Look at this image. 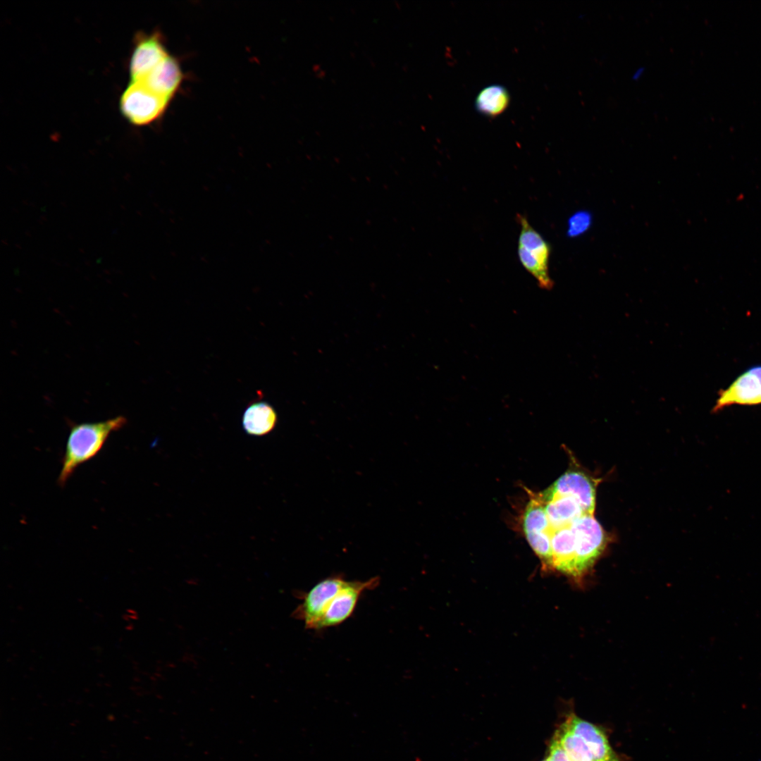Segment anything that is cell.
Masks as SVG:
<instances>
[{"label":"cell","instance_id":"1","mask_svg":"<svg viewBox=\"0 0 761 761\" xmlns=\"http://www.w3.org/2000/svg\"><path fill=\"white\" fill-rule=\"evenodd\" d=\"M571 761H622L603 730L570 714L555 732Z\"/></svg>","mask_w":761,"mask_h":761},{"label":"cell","instance_id":"18","mask_svg":"<svg viewBox=\"0 0 761 761\" xmlns=\"http://www.w3.org/2000/svg\"><path fill=\"white\" fill-rule=\"evenodd\" d=\"M540 761H550V760L546 757L545 759H543V760H542Z\"/></svg>","mask_w":761,"mask_h":761},{"label":"cell","instance_id":"3","mask_svg":"<svg viewBox=\"0 0 761 761\" xmlns=\"http://www.w3.org/2000/svg\"><path fill=\"white\" fill-rule=\"evenodd\" d=\"M569 526L574 533L576 541L574 579L581 582L603 550L605 536L593 514H584L574 520Z\"/></svg>","mask_w":761,"mask_h":761},{"label":"cell","instance_id":"14","mask_svg":"<svg viewBox=\"0 0 761 761\" xmlns=\"http://www.w3.org/2000/svg\"><path fill=\"white\" fill-rule=\"evenodd\" d=\"M518 256L522 266L536 279L541 288L545 290L552 288L553 281L549 274L548 266L542 264L526 249L520 246L518 247Z\"/></svg>","mask_w":761,"mask_h":761},{"label":"cell","instance_id":"11","mask_svg":"<svg viewBox=\"0 0 761 761\" xmlns=\"http://www.w3.org/2000/svg\"><path fill=\"white\" fill-rule=\"evenodd\" d=\"M277 414L268 403L257 402L250 404L242 416V426L249 435L261 436L270 433L276 426Z\"/></svg>","mask_w":761,"mask_h":761},{"label":"cell","instance_id":"7","mask_svg":"<svg viewBox=\"0 0 761 761\" xmlns=\"http://www.w3.org/2000/svg\"><path fill=\"white\" fill-rule=\"evenodd\" d=\"M761 404V365L749 368L740 374L726 388L718 392L712 412L738 404L753 406Z\"/></svg>","mask_w":761,"mask_h":761},{"label":"cell","instance_id":"6","mask_svg":"<svg viewBox=\"0 0 761 761\" xmlns=\"http://www.w3.org/2000/svg\"><path fill=\"white\" fill-rule=\"evenodd\" d=\"M378 583V576L365 581H347L328 606L315 629L338 626L347 620L353 614L361 595L376 588Z\"/></svg>","mask_w":761,"mask_h":761},{"label":"cell","instance_id":"15","mask_svg":"<svg viewBox=\"0 0 761 761\" xmlns=\"http://www.w3.org/2000/svg\"><path fill=\"white\" fill-rule=\"evenodd\" d=\"M591 223V214L586 211H579L569 219L567 235L571 237H578L588 230Z\"/></svg>","mask_w":761,"mask_h":761},{"label":"cell","instance_id":"8","mask_svg":"<svg viewBox=\"0 0 761 761\" xmlns=\"http://www.w3.org/2000/svg\"><path fill=\"white\" fill-rule=\"evenodd\" d=\"M168 56L159 32L139 35L130 60V81L142 80Z\"/></svg>","mask_w":761,"mask_h":761},{"label":"cell","instance_id":"4","mask_svg":"<svg viewBox=\"0 0 761 761\" xmlns=\"http://www.w3.org/2000/svg\"><path fill=\"white\" fill-rule=\"evenodd\" d=\"M171 100L156 94L140 82H131L120 99L124 117L135 125H145L159 118Z\"/></svg>","mask_w":761,"mask_h":761},{"label":"cell","instance_id":"13","mask_svg":"<svg viewBox=\"0 0 761 761\" xmlns=\"http://www.w3.org/2000/svg\"><path fill=\"white\" fill-rule=\"evenodd\" d=\"M516 218L521 225L519 246L534 254L550 256L551 251L550 245L529 224L525 216L517 214Z\"/></svg>","mask_w":761,"mask_h":761},{"label":"cell","instance_id":"2","mask_svg":"<svg viewBox=\"0 0 761 761\" xmlns=\"http://www.w3.org/2000/svg\"><path fill=\"white\" fill-rule=\"evenodd\" d=\"M126 423L125 417L119 416L104 421L74 424L68 434L58 484L63 485L80 465L100 452L111 433Z\"/></svg>","mask_w":761,"mask_h":761},{"label":"cell","instance_id":"10","mask_svg":"<svg viewBox=\"0 0 761 761\" xmlns=\"http://www.w3.org/2000/svg\"><path fill=\"white\" fill-rule=\"evenodd\" d=\"M550 488L555 492L574 497L585 512L593 514L595 486L591 478L580 471H570L561 476Z\"/></svg>","mask_w":761,"mask_h":761},{"label":"cell","instance_id":"12","mask_svg":"<svg viewBox=\"0 0 761 761\" xmlns=\"http://www.w3.org/2000/svg\"><path fill=\"white\" fill-rule=\"evenodd\" d=\"M509 101V92L504 86L491 85L481 89L475 99V107L481 114L495 117L507 109Z\"/></svg>","mask_w":761,"mask_h":761},{"label":"cell","instance_id":"9","mask_svg":"<svg viewBox=\"0 0 761 761\" xmlns=\"http://www.w3.org/2000/svg\"><path fill=\"white\" fill-rule=\"evenodd\" d=\"M182 78L183 74L178 61L168 56L144 78L135 82L143 83L156 94L171 100L178 89Z\"/></svg>","mask_w":761,"mask_h":761},{"label":"cell","instance_id":"16","mask_svg":"<svg viewBox=\"0 0 761 761\" xmlns=\"http://www.w3.org/2000/svg\"><path fill=\"white\" fill-rule=\"evenodd\" d=\"M547 757L550 761H571L555 736H553L548 746Z\"/></svg>","mask_w":761,"mask_h":761},{"label":"cell","instance_id":"17","mask_svg":"<svg viewBox=\"0 0 761 761\" xmlns=\"http://www.w3.org/2000/svg\"><path fill=\"white\" fill-rule=\"evenodd\" d=\"M644 70H645V67L641 66V67L638 68L633 72V73L632 74V76H631L632 80H638L641 78V76L643 75V73H644Z\"/></svg>","mask_w":761,"mask_h":761},{"label":"cell","instance_id":"5","mask_svg":"<svg viewBox=\"0 0 761 761\" xmlns=\"http://www.w3.org/2000/svg\"><path fill=\"white\" fill-rule=\"evenodd\" d=\"M342 576L326 578L317 583L306 593L302 602L293 612L307 629H315L333 598L346 583Z\"/></svg>","mask_w":761,"mask_h":761}]
</instances>
